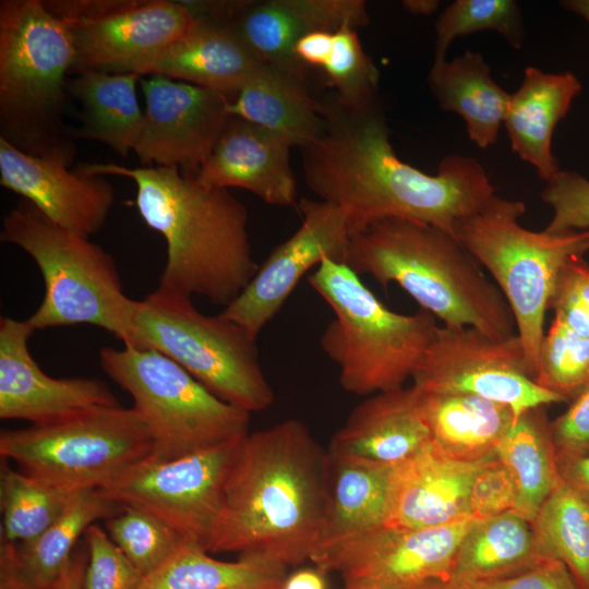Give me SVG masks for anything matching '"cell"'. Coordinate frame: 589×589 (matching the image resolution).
Returning a JSON list of instances; mask_svg holds the SVG:
<instances>
[{
    "label": "cell",
    "mask_w": 589,
    "mask_h": 589,
    "mask_svg": "<svg viewBox=\"0 0 589 589\" xmlns=\"http://www.w3.org/2000/svg\"><path fill=\"white\" fill-rule=\"evenodd\" d=\"M324 128L301 148L309 189L348 215L352 236L377 220L398 218L440 228L453 236L455 224L495 195L476 158L450 154L435 176L396 155L377 103L349 108L335 97L320 101Z\"/></svg>",
    "instance_id": "6da1fadb"
},
{
    "label": "cell",
    "mask_w": 589,
    "mask_h": 589,
    "mask_svg": "<svg viewBox=\"0 0 589 589\" xmlns=\"http://www.w3.org/2000/svg\"><path fill=\"white\" fill-rule=\"evenodd\" d=\"M325 459L300 420L248 433L228 471L206 551L286 567L310 560L324 521Z\"/></svg>",
    "instance_id": "7a4b0ae2"
},
{
    "label": "cell",
    "mask_w": 589,
    "mask_h": 589,
    "mask_svg": "<svg viewBox=\"0 0 589 589\" xmlns=\"http://www.w3.org/2000/svg\"><path fill=\"white\" fill-rule=\"evenodd\" d=\"M79 167L91 175L121 176L135 183L140 216L167 244L155 292L189 299L201 296L226 308L255 275L259 265L250 244L248 212L229 190L206 188L176 167L113 163Z\"/></svg>",
    "instance_id": "3957f363"
},
{
    "label": "cell",
    "mask_w": 589,
    "mask_h": 589,
    "mask_svg": "<svg viewBox=\"0 0 589 589\" xmlns=\"http://www.w3.org/2000/svg\"><path fill=\"white\" fill-rule=\"evenodd\" d=\"M346 265L383 287L397 284L443 326L473 327L497 339L516 334L498 287L457 238L440 228L398 218L377 220L351 237Z\"/></svg>",
    "instance_id": "277c9868"
},
{
    "label": "cell",
    "mask_w": 589,
    "mask_h": 589,
    "mask_svg": "<svg viewBox=\"0 0 589 589\" xmlns=\"http://www.w3.org/2000/svg\"><path fill=\"white\" fill-rule=\"evenodd\" d=\"M75 48L44 0L0 1V137L21 152L72 165L63 122Z\"/></svg>",
    "instance_id": "5b68a950"
},
{
    "label": "cell",
    "mask_w": 589,
    "mask_h": 589,
    "mask_svg": "<svg viewBox=\"0 0 589 589\" xmlns=\"http://www.w3.org/2000/svg\"><path fill=\"white\" fill-rule=\"evenodd\" d=\"M308 281L334 313L321 347L337 364L344 390L371 396L404 387L432 341L436 318L422 309L389 310L345 263L324 260Z\"/></svg>",
    "instance_id": "8992f818"
},
{
    "label": "cell",
    "mask_w": 589,
    "mask_h": 589,
    "mask_svg": "<svg viewBox=\"0 0 589 589\" xmlns=\"http://www.w3.org/2000/svg\"><path fill=\"white\" fill-rule=\"evenodd\" d=\"M0 239L25 251L41 273L44 299L27 318L35 330L88 324L132 345L136 300L123 292L111 254L22 197L3 216Z\"/></svg>",
    "instance_id": "52a82bcc"
},
{
    "label": "cell",
    "mask_w": 589,
    "mask_h": 589,
    "mask_svg": "<svg viewBox=\"0 0 589 589\" xmlns=\"http://www.w3.org/2000/svg\"><path fill=\"white\" fill-rule=\"evenodd\" d=\"M525 211L524 202L495 194L481 209L459 219L454 233L506 299L534 378L545 312L558 276L570 260L589 251V231L528 230L518 223Z\"/></svg>",
    "instance_id": "ba28073f"
},
{
    "label": "cell",
    "mask_w": 589,
    "mask_h": 589,
    "mask_svg": "<svg viewBox=\"0 0 589 589\" xmlns=\"http://www.w3.org/2000/svg\"><path fill=\"white\" fill-rule=\"evenodd\" d=\"M99 361L105 373L132 397L153 441L152 458L177 459L249 433V412L216 397L155 349L104 347Z\"/></svg>",
    "instance_id": "9c48e42d"
},
{
    "label": "cell",
    "mask_w": 589,
    "mask_h": 589,
    "mask_svg": "<svg viewBox=\"0 0 589 589\" xmlns=\"http://www.w3.org/2000/svg\"><path fill=\"white\" fill-rule=\"evenodd\" d=\"M125 347L161 352L216 397L249 413L274 401L256 339L219 313H201L192 299L153 291L136 300L133 342Z\"/></svg>",
    "instance_id": "30bf717a"
},
{
    "label": "cell",
    "mask_w": 589,
    "mask_h": 589,
    "mask_svg": "<svg viewBox=\"0 0 589 589\" xmlns=\"http://www.w3.org/2000/svg\"><path fill=\"white\" fill-rule=\"evenodd\" d=\"M152 452L153 441L141 416L121 405L0 433L1 458L69 492L103 489Z\"/></svg>",
    "instance_id": "8fae6325"
},
{
    "label": "cell",
    "mask_w": 589,
    "mask_h": 589,
    "mask_svg": "<svg viewBox=\"0 0 589 589\" xmlns=\"http://www.w3.org/2000/svg\"><path fill=\"white\" fill-rule=\"evenodd\" d=\"M71 34L75 74L136 73L194 24L185 1L44 0ZM141 76V75H140Z\"/></svg>",
    "instance_id": "7c38bea8"
},
{
    "label": "cell",
    "mask_w": 589,
    "mask_h": 589,
    "mask_svg": "<svg viewBox=\"0 0 589 589\" xmlns=\"http://www.w3.org/2000/svg\"><path fill=\"white\" fill-rule=\"evenodd\" d=\"M412 381L428 394H469L505 404L516 418L566 401L534 382L517 334L497 339L473 327L437 326Z\"/></svg>",
    "instance_id": "4fadbf2b"
},
{
    "label": "cell",
    "mask_w": 589,
    "mask_h": 589,
    "mask_svg": "<svg viewBox=\"0 0 589 589\" xmlns=\"http://www.w3.org/2000/svg\"><path fill=\"white\" fill-rule=\"evenodd\" d=\"M243 437L172 460L147 457L99 491L121 506L158 517L183 540L206 550L227 474Z\"/></svg>",
    "instance_id": "5bb4252c"
},
{
    "label": "cell",
    "mask_w": 589,
    "mask_h": 589,
    "mask_svg": "<svg viewBox=\"0 0 589 589\" xmlns=\"http://www.w3.org/2000/svg\"><path fill=\"white\" fill-rule=\"evenodd\" d=\"M474 519L440 527H381L317 550L310 561L322 573L365 580L384 589H418L447 581L459 545Z\"/></svg>",
    "instance_id": "9a60e30c"
},
{
    "label": "cell",
    "mask_w": 589,
    "mask_h": 589,
    "mask_svg": "<svg viewBox=\"0 0 589 589\" xmlns=\"http://www.w3.org/2000/svg\"><path fill=\"white\" fill-rule=\"evenodd\" d=\"M299 208L302 221L297 231L271 252L241 293L219 313L255 339L312 267L324 260L346 264L352 233L345 209L308 199L300 201Z\"/></svg>",
    "instance_id": "2e32d148"
},
{
    "label": "cell",
    "mask_w": 589,
    "mask_h": 589,
    "mask_svg": "<svg viewBox=\"0 0 589 589\" xmlns=\"http://www.w3.org/2000/svg\"><path fill=\"white\" fill-rule=\"evenodd\" d=\"M197 14L226 24L259 62L303 77L308 67L294 55L298 40L313 32L334 34L370 23L362 0L199 1Z\"/></svg>",
    "instance_id": "e0dca14e"
},
{
    "label": "cell",
    "mask_w": 589,
    "mask_h": 589,
    "mask_svg": "<svg viewBox=\"0 0 589 589\" xmlns=\"http://www.w3.org/2000/svg\"><path fill=\"white\" fill-rule=\"evenodd\" d=\"M144 128L134 149L143 166L176 167L196 175L229 116V97L163 75L140 79Z\"/></svg>",
    "instance_id": "ac0fdd59"
},
{
    "label": "cell",
    "mask_w": 589,
    "mask_h": 589,
    "mask_svg": "<svg viewBox=\"0 0 589 589\" xmlns=\"http://www.w3.org/2000/svg\"><path fill=\"white\" fill-rule=\"evenodd\" d=\"M34 332L27 320L0 318L1 419L43 424L83 410L120 405L98 378L46 374L28 350Z\"/></svg>",
    "instance_id": "d6986e66"
},
{
    "label": "cell",
    "mask_w": 589,
    "mask_h": 589,
    "mask_svg": "<svg viewBox=\"0 0 589 589\" xmlns=\"http://www.w3.org/2000/svg\"><path fill=\"white\" fill-rule=\"evenodd\" d=\"M69 167L62 160L25 154L0 137V184L60 228L89 238L108 218L113 188L105 176Z\"/></svg>",
    "instance_id": "ffe728a7"
},
{
    "label": "cell",
    "mask_w": 589,
    "mask_h": 589,
    "mask_svg": "<svg viewBox=\"0 0 589 589\" xmlns=\"http://www.w3.org/2000/svg\"><path fill=\"white\" fill-rule=\"evenodd\" d=\"M495 458L454 459L432 441L396 465L385 527L420 529L472 519L469 495L473 480Z\"/></svg>",
    "instance_id": "44dd1931"
},
{
    "label": "cell",
    "mask_w": 589,
    "mask_h": 589,
    "mask_svg": "<svg viewBox=\"0 0 589 589\" xmlns=\"http://www.w3.org/2000/svg\"><path fill=\"white\" fill-rule=\"evenodd\" d=\"M290 147L279 135L230 116L194 177L206 188L243 189L267 204L291 206L297 182L289 163Z\"/></svg>",
    "instance_id": "7402d4cb"
},
{
    "label": "cell",
    "mask_w": 589,
    "mask_h": 589,
    "mask_svg": "<svg viewBox=\"0 0 589 589\" xmlns=\"http://www.w3.org/2000/svg\"><path fill=\"white\" fill-rule=\"evenodd\" d=\"M431 442L423 395L411 385L373 394L357 405L333 435L328 450L396 465Z\"/></svg>",
    "instance_id": "603a6c76"
},
{
    "label": "cell",
    "mask_w": 589,
    "mask_h": 589,
    "mask_svg": "<svg viewBox=\"0 0 589 589\" xmlns=\"http://www.w3.org/2000/svg\"><path fill=\"white\" fill-rule=\"evenodd\" d=\"M260 63L226 24L195 17L193 26L149 61L140 75H163L231 98Z\"/></svg>",
    "instance_id": "cb8c5ba5"
},
{
    "label": "cell",
    "mask_w": 589,
    "mask_h": 589,
    "mask_svg": "<svg viewBox=\"0 0 589 589\" xmlns=\"http://www.w3.org/2000/svg\"><path fill=\"white\" fill-rule=\"evenodd\" d=\"M396 465L326 452L325 513L315 552L385 526Z\"/></svg>",
    "instance_id": "d4e9b609"
},
{
    "label": "cell",
    "mask_w": 589,
    "mask_h": 589,
    "mask_svg": "<svg viewBox=\"0 0 589 589\" xmlns=\"http://www.w3.org/2000/svg\"><path fill=\"white\" fill-rule=\"evenodd\" d=\"M580 91L581 83L572 72L527 67L519 88L510 94L504 124L512 148L545 182L561 171L552 153L554 129Z\"/></svg>",
    "instance_id": "484cf974"
},
{
    "label": "cell",
    "mask_w": 589,
    "mask_h": 589,
    "mask_svg": "<svg viewBox=\"0 0 589 589\" xmlns=\"http://www.w3.org/2000/svg\"><path fill=\"white\" fill-rule=\"evenodd\" d=\"M228 116L260 125L300 149L323 131L320 101L308 92L305 77L286 69L260 63L229 99Z\"/></svg>",
    "instance_id": "4316f807"
},
{
    "label": "cell",
    "mask_w": 589,
    "mask_h": 589,
    "mask_svg": "<svg viewBox=\"0 0 589 589\" xmlns=\"http://www.w3.org/2000/svg\"><path fill=\"white\" fill-rule=\"evenodd\" d=\"M428 81L440 107L464 118L468 136L478 147L496 142L510 94L493 80L481 53L466 50L450 61L433 62Z\"/></svg>",
    "instance_id": "83f0119b"
},
{
    "label": "cell",
    "mask_w": 589,
    "mask_h": 589,
    "mask_svg": "<svg viewBox=\"0 0 589 589\" xmlns=\"http://www.w3.org/2000/svg\"><path fill=\"white\" fill-rule=\"evenodd\" d=\"M140 79L136 73L88 70L69 81V93L81 106L74 140L104 143L122 157L134 152L144 128L135 88Z\"/></svg>",
    "instance_id": "f1b7e54d"
},
{
    "label": "cell",
    "mask_w": 589,
    "mask_h": 589,
    "mask_svg": "<svg viewBox=\"0 0 589 589\" xmlns=\"http://www.w3.org/2000/svg\"><path fill=\"white\" fill-rule=\"evenodd\" d=\"M545 557L531 524L515 510L473 520L447 582L452 586L497 580L524 573Z\"/></svg>",
    "instance_id": "f546056e"
},
{
    "label": "cell",
    "mask_w": 589,
    "mask_h": 589,
    "mask_svg": "<svg viewBox=\"0 0 589 589\" xmlns=\"http://www.w3.org/2000/svg\"><path fill=\"white\" fill-rule=\"evenodd\" d=\"M421 393L432 441L454 459L477 461L496 455L516 419L509 406L480 396Z\"/></svg>",
    "instance_id": "4dcf8cb0"
},
{
    "label": "cell",
    "mask_w": 589,
    "mask_h": 589,
    "mask_svg": "<svg viewBox=\"0 0 589 589\" xmlns=\"http://www.w3.org/2000/svg\"><path fill=\"white\" fill-rule=\"evenodd\" d=\"M286 578L284 565L247 555L221 561L202 545L182 540L134 589H281Z\"/></svg>",
    "instance_id": "1f68e13d"
},
{
    "label": "cell",
    "mask_w": 589,
    "mask_h": 589,
    "mask_svg": "<svg viewBox=\"0 0 589 589\" xmlns=\"http://www.w3.org/2000/svg\"><path fill=\"white\" fill-rule=\"evenodd\" d=\"M496 456L517 485L514 510L531 524L562 481L543 407L527 410L515 419Z\"/></svg>",
    "instance_id": "d6a6232c"
},
{
    "label": "cell",
    "mask_w": 589,
    "mask_h": 589,
    "mask_svg": "<svg viewBox=\"0 0 589 589\" xmlns=\"http://www.w3.org/2000/svg\"><path fill=\"white\" fill-rule=\"evenodd\" d=\"M122 508L98 489L73 492L63 513L39 537L15 543L19 562L27 577L41 589H52L86 529Z\"/></svg>",
    "instance_id": "836d02e7"
},
{
    "label": "cell",
    "mask_w": 589,
    "mask_h": 589,
    "mask_svg": "<svg viewBox=\"0 0 589 589\" xmlns=\"http://www.w3.org/2000/svg\"><path fill=\"white\" fill-rule=\"evenodd\" d=\"M531 527L541 553L561 561L578 589H589V502L561 481Z\"/></svg>",
    "instance_id": "e575fe53"
},
{
    "label": "cell",
    "mask_w": 589,
    "mask_h": 589,
    "mask_svg": "<svg viewBox=\"0 0 589 589\" xmlns=\"http://www.w3.org/2000/svg\"><path fill=\"white\" fill-rule=\"evenodd\" d=\"M72 493L14 470L1 458V540L33 541L63 513Z\"/></svg>",
    "instance_id": "d590c367"
},
{
    "label": "cell",
    "mask_w": 589,
    "mask_h": 589,
    "mask_svg": "<svg viewBox=\"0 0 589 589\" xmlns=\"http://www.w3.org/2000/svg\"><path fill=\"white\" fill-rule=\"evenodd\" d=\"M482 31L501 34L515 49L526 38L522 13L514 0H456L445 8L435 23L434 62L446 59L449 45L459 36Z\"/></svg>",
    "instance_id": "8d00e7d4"
},
{
    "label": "cell",
    "mask_w": 589,
    "mask_h": 589,
    "mask_svg": "<svg viewBox=\"0 0 589 589\" xmlns=\"http://www.w3.org/2000/svg\"><path fill=\"white\" fill-rule=\"evenodd\" d=\"M533 380L565 400L576 398L589 384V338L554 315L540 346Z\"/></svg>",
    "instance_id": "74e56055"
},
{
    "label": "cell",
    "mask_w": 589,
    "mask_h": 589,
    "mask_svg": "<svg viewBox=\"0 0 589 589\" xmlns=\"http://www.w3.org/2000/svg\"><path fill=\"white\" fill-rule=\"evenodd\" d=\"M105 527L142 576L160 566L183 540L158 517L131 506L106 519Z\"/></svg>",
    "instance_id": "f35d334b"
},
{
    "label": "cell",
    "mask_w": 589,
    "mask_h": 589,
    "mask_svg": "<svg viewBox=\"0 0 589 589\" xmlns=\"http://www.w3.org/2000/svg\"><path fill=\"white\" fill-rule=\"evenodd\" d=\"M323 69L342 106L359 109L377 103L380 71L364 51L357 29L345 26L333 34L332 52Z\"/></svg>",
    "instance_id": "ab89813d"
},
{
    "label": "cell",
    "mask_w": 589,
    "mask_h": 589,
    "mask_svg": "<svg viewBox=\"0 0 589 589\" xmlns=\"http://www.w3.org/2000/svg\"><path fill=\"white\" fill-rule=\"evenodd\" d=\"M84 540L88 562L83 589H134L142 574L97 524L91 525Z\"/></svg>",
    "instance_id": "60d3db41"
},
{
    "label": "cell",
    "mask_w": 589,
    "mask_h": 589,
    "mask_svg": "<svg viewBox=\"0 0 589 589\" xmlns=\"http://www.w3.org/2000/svg\"><path fill=\"white\" fill-rule=\"evenodd\" d=\"M553 216L544 231L566 233L589 231V180L578 172L561 170L541 192Z\"/></svg>",
    "instance_id": "b9f144b4"
},
{
    "label": "cell",
    "mask_w": 589,
    "mask_h": 589,
    "mask_svg": "<svg viewBox=\"0 0 589 589\" xmlns=\"http://www.w3.org/2000/svg\"><path fill=\"white\" fill-rule=\"evenodd\" d=\"M550 309L572 329L589 338V264L584 256L570 260L563 267Z\"/></svg>",
    "instance_id": "7bdbcfd3"
},
{
    "label": "cell",
    "mask_w": 589,
    "mask_h": 589,
    "mask_svg": "<svg viewBox=\"0 0 589 589\" xmlns=\"http://www.w3.org/2000/svg\"><path fill=\"white\" fill-rule=\"evenodd\" d=\"M517 485L508 468L498 460L489 462L473 480L469 495L472 519L494 517L515 509Z\"/></svg>",
    "instance_id": "ee69618b"
},
{
    "label": "cell",
    "mask_w": 589,
    "mask_h": 589,
    "mask_svg": "<svg viewBox=\"0 0 589 589\" xmlns=\"http://www.w3.org/2000/svg\"><path fill=\"white\" fill-rule=\"evenodd\" d=\"M556 459L589 455V384L569 408L550 423Z\"/></svg>",
    "instance_id": "f6af8a7d"
},
{
    "label": "cell",
    "mask_w": 589,
    "mask_h": 589,
    "mask_svg": "<svg viewBox=\"0 0 589 589\" xmlns=\"http://www.w3.org/2000/svg\"><path fill=\"white\" fill-rule=\"evenodd\" d=\"M449 586L453 589H578L567 567L555 558H545L512 577Z\"/></svg>",
    "instance_id": "bcb514c9"
},
{
    "label": "cell",
    "mask_w": 589,
    "mask_h": 589,
    "mask_svg": "<svg viewBox=\"0 0 589 589\" xmlns=\"http://www.w3.org/2000/svg\"><path fill=\"white\" fill-rule=\"evenodd\" d=\"M0 589H41L23 570L16 553V544L0 542Z\"/></svg>",
    "instance_id": "7dc6e473"
},
{
    "label": "cell",
    "mask_w": 589,
    "mask_h": 589,
    "mask_svg": "<svg viewBox=\"0 0 589 589\" xmlns=\"http://www.w3.org/2000/svg\"><path fill=\"white\" fill-rule=\"evenodd\" d=\"M333 48V34L313 32L303 36L294 46V55L305 67H324Z\"/></svg>",
    "instance_id": "c3c4849f"
},
{
    "label": "cell",
    "mask_w": 589,
    "mask_h": 589,
    "mask_svg": "<svg viewBox=\"0 0 589 589\" xmlns=\"http://www.w3.org/2000/svg\"><path fill=\"white\" fill-rule=\"evenodd\" d=\"M561 480L589 502V455L556 459Z\"/></svg>",
    "instance_id": "681fc988"
},
{
    "label": "cell",
    "mask_w": 589,
    "mask_h": 589,
    "mask_svg": "<svg viewBox=\"0 0 589 589\" xmlns=\"http://www.w3.org/2000/svg\"><path fill=\"white\" fill-rule=\"evenodd\" d=\"M87 562V548H77L52 589H83Z\"/></svg>",
    "instance_id": "f907efd6"
},
{
    "label": "cell",
    "mask_w": 589,
    "mask_h": 589,
    "mask_svg": "<svg viewBox=\"0 0 589 589\" xmlns=\"http://www.w3.org/2000/svg\"><path fill=\"white\" fill-rule=\"evenodd\" d=\"M281 589H325L324 573L305 568L287 577Z\"/></svg>",
    "instance_id": "816d5d0a"
},
{
    "label": "cell",
    "mask_w": 589,
    "mask_h": 589,
    "mask_svg": "<svg viewBox=\"0 0 589 589\" xmlns=\"http://www.w3.org/2000/svg\"><path fill=\"white\" fill-rule=\"evenodd\" d=\"M402 4L412 14L430 15L437 10L440 2L434 0H407Z\"/></svg>",
    "instance_id": "f5cc1de1"
},
{
    "label": "cell",
    "mask_w": 589,
    "mask_h": 589,
    "mask_svg": "<svg viewBox=\"0 0 589 589\" xmlns=\"http://www.w3.org/2000/svg\"><path fill=\"white\" fill-rule=\"evenodd\" d=\"M561 5L581 16L589 24V0H565L561 2Z\"/></svg>",
    "instance_id": "db71d44e"
},
{
    "label": "cell",
    "mask_w": 589,
    "mask_h": 589,
    "mask_svg": "<svg viewBox=\"0 0 589 589\" xmlns=\"http://www.w3.org/2000/svg\"><path fill=\"white\" fill-rule=\"evenodd\" d=\"M339 589H384L373 582L365 580H344V585Z\"/></svg>",
    "instance_id": "11a10c76"
},
{
    "label": "cell",
    "mask_w": 589,
    "mask_h": 589,
    "mask_svg": "<svg viewBox=\"0 0 589 589\" xmlns=\"http://www.w3.org/2000/svg\"><path fill=\"white\" fill-rule=\"evenodd\" d=\"M418 589H453V588L449 586L447 581L435 580V581H430L419 587Z\"/></svg>",
    "instance_id": "9f6ffc18"
}]
</instances>
